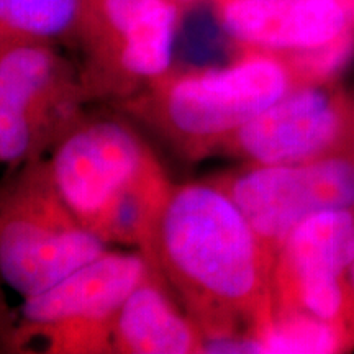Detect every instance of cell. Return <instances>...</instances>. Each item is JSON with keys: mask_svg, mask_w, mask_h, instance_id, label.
<instances>
[{"mask_svg": "<svg viewBox=\"0 0 354 354\" xmlns=\"http://www.w3.org/2000/svg\"><path fill=\"white\" fill-rule=\"evenodd\" d=\"M140 253L172 287L185 312L212 339L238 336L271 317L272 254L218 184L172 185Z\"/></svg>", "mask_w": 354, "mask_h": 354, "instance_id": "6da1fadb", "label": "cell"}, {"mask_svg": "<svg viewBox=\"0 0 354 354\" xmlns=\"http://www.w3.org/2000/svg\"><path fill=\"white\" fill-rule=\"evenodd\" d=\"M292 88L279 55L248 51L218 69L169 71L125 105L179 154L201 158Z\"/></svg>", "mask_w": 354, "mask_h": 354, "instance_id": "7a4b0ae2", "label": "cell"}, {"mask_svg": "<svg viewBox=\"0 0 354 354\" xmlns=\"http://www.w3.org/2000/svg\"><path fill=\"white\" fill-rule=\"evenodd\" d=\"M179 0H82L71 39L86 97L141 94L172 68Z\"/></svg>", "mask_w": 354, "mask_h": 354, "instance_id": "3957f363", "label": "cell"}, {"mask_svg": "<svg viewBox=\"0 0 354 354\" xmlns=\"http://www.w3.org/2000/svg\"><path fill=\"white\" fill-rule=\"evenodd\" d=\"M28 165L0 194V281L24 299L109 250L61 202L46 165Z\"/></svg>", "mask_w": 354, "mask_h": 354, "instance_id": "277c9868", "label": "cell"}, {"mask_svg": "<svg viewBox=\"0 0 354 354\" xmlns=\"http://www.w3.org/2000/svg\"><path fill=\"white\" fill-rule=\"evenodd\" d=\"M149 264L140 253L107 250L20 307V326L10 346L46 339L51 353L112 351L113 322Z\"/></svg>", "mask_w": 354, "mask_h": 354, "instance_id": "5b68a950", "label": "cell"}, {"mask_svg": "<svg viewBox=\"0 0 354 354\" xmlns=\"http://www.w3.org/2000/svg\"><path fill=\"white\" fill-rule=\"evenodd\" d=\"M87 99L79 69L55 43L15 41L0 46V165L30 162L48 138L74 120Z\"/></svg>", "mask_w": 354, "mask_h": 354, "instance_id": "8992f818", "label": "cell"}, {"mask_svg": "<svg viewBox=\"0 0 354 354\" xmlns=\"http://www.w3.org/2000/svg\"><path fill=\"white\" fill-rule=\"evenodd\" d=\"M218 185L271 254L312 215L354 207V165L339 158L254 166Z\"/></svg>", "mask_w": 354, "mask_h": 354, "instance_id": "52a82bcc", "label": "cell"}, {"mask_svg": "<svg viewBox=\"0 0 354 354\" xmlns=\"http://www.w3.org/2000/svg\"><path fill=\"white\" fill-rule=\"evenodd\" d=\"M151 149L117 120L73 123L46 165L56 194L95 233L112 203L138 174Z\"/></svg>", "mask_w": 354, "mask_h": 354, "instance_id": "ba28073f", "label": "cell"}, {"mask_svg": "<svg viewBox=\"0 0 354 354\" xmlns=\"http://www.w3.org/2000/svg\"><path fill=\"white\" fill-rule=\"evenodd\" d=\"M354 258V215L326 210L304 220L279 248L277 286L286 302L323 320L343 305L342 279Z\"/></svg>", "mask_w": 354, "mask_h": 354, "instance_id": "9c48e42d", "label": "cell"}, {"mask_svg": "<svg viewBox=\"0 0 354 354\" xmlns=\"http://www.w3.org/2000/svg\"><path fill=\"white\" fill-rule=\"evenodd\" d=\"M215 10L248 51L297 55L354 32V0H215Z\"/></svg>", "mask_w": 354, "mask_h": 354, "instance_id": "30bf717a", "label": "cell"}, {"mask_svg": "<svg viewBox=\"0 0 354 354\" xmlns=\"http://www.w3.org/2000/svg\"><path fill=\"white\" fill-rule=\"evenodd\" d=\"M342 130V113L317 87H292L238 128L225 145L256 166L299 165L318 159Z\"/></svg>", "mask_w": 354, "mask_h": 354, "instance_id": "8fae6325", "label": "cell"}, {"mask_svg": "<svg viewBox=\"0 0 354 354\" xmlns=\"http://www.w3.org/2000/svg\"><path fill=\"white\" fill-rule=\"evenodd\" d=\"M205 336L177 307L166 281L149 266L113 322L112 351L123 354L203 353Z\"/></svg>", "mask_w": 354, "mask_h": 354, "instance_id": "7c38bea8", "label": "cell"}, {"mask_svg": "<svg viewBox=\"0 0 354 354\" xmlns=\"http://www.w3.org/2000/svg\"><path fill=\"white\" fill-rule=\"evenodd\" d=\"M172 184L161 162L151 153L100 221L95 234L107 245L141 250L169 197Z\"/></svg>", "mask_w": 354, "mask_h": 354, "instance_id": "4fadbf2b", "label": "cell"}, {"mask_svg": "<svg viewBox=\"0 0 354 354\" xmlns=\"http://www.w3.org/2000/svg\"><path fill=\"white\" fill-rule=\"evenodd\" d=\"M82 0H0V46L73 37Z\"/></svg>", "mask_w": 354, "mask_h": 354, "instance_id": "5bb4252c", "label": "cell"}, {"mask_svg": "<svg viewBox=\"0 0 354 354\" xmlns=\"http://www.w3.org/2000/svg\"><path fill=\"white\" fill-rule=\"evenodd\" d=\"M251 336L258 344V353L325 354L339 348V333L333 322L294 310L277 317L271 313Z\"/></svg>", "mask_w": 354, "mask_h": 354, "instance_id": "9a60e30c", "label": "cell"}, {"mask_svg": "<svg viewBox=\"0 0 354 354\" xmlns=\"http://www.w3.org/2000/svg\"><path fill=\"white\" fill-rule=\"evenodd\" d=\"M354 50V32H349L325 46L297 53L292 56V69L300 76L325 79L335 74L346 63Z\"/></svg>", "mask_w": 354, "mask_h": 354, "instance_id": "2e32d148", "label": "cell"}, {"mask_svg": "<svg viewBox=\"0 0 354 354\" xmlns=\"http://www.w3.org/2000/svg\"><path fill=\"white\" fill-rule=\"evenodd\" d=\"M12 333H13V328L10 323V315H8L7 304L6 300H3L2 292H0V343L10 346Z\"/></svg>", "mask_w": 354, "mask_h": 354, "instance_id": "e0dca14e", "label": "cell"}, {"mask_svg": "<svg viewBox=\"0 0 354 354\" xmlns=\"http://www.w3.org/2000/svg\"><path fill=\"white\" fill-rule=\"evenodd\" d=\"M348 281H349V287H351L353 295H354V258H353L351 266H349V269H348Z\"/></svg>", "mask_w": 354, "mask_h": 354, "instance_id": "ac0fdd59", "label": "cell"}, {"mask_svg": "<svg viewBox=\"0 0 354 354\" xmlns=\"http://www.w3.org/2000/svg\"><path fill=\"white\" fill-rule=\"evenodd\" d=\"M179 2H180V3H184V2H187V0H179Z\"/></svg>", "mask_w": 354, "mask_h": 354, "instance_id": "d6986e66", "label": "cell"}]
</instances>
